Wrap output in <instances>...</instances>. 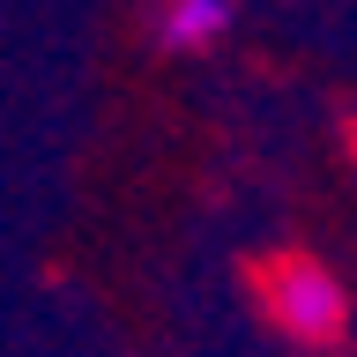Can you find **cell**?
Here are the masks:
<instances>
[{"label":"cell","instance_id":"6da1fadb","mask_svg":"<svg viewBox=\"0 0 357 357\" xmlns=\"http://www.w3.org/2000/svg\"><path fill=\"white\" fill-rule=\"evenodd\" d=\"M268 298H275V320H283L290 335H335L342 328V290H335L328 268H312V261H283L275 275H268Z\"/></svg>","mask_w":357,"mask_h":357},{"label":"cell","instance_id":"7a4b0ae2","mask_svg":"<svg viewBox=\"0 0 357 357\" xmlns=\"http://www.w3.org/2000/svg\"><path fill=\"white\" fill-rule=\"evenodd\" d=\"M223 22H231L223 0H164V22L156 30H164V45H208Z\"/></svg>","mask_w":357,"mask_h":357}]
</instances>
